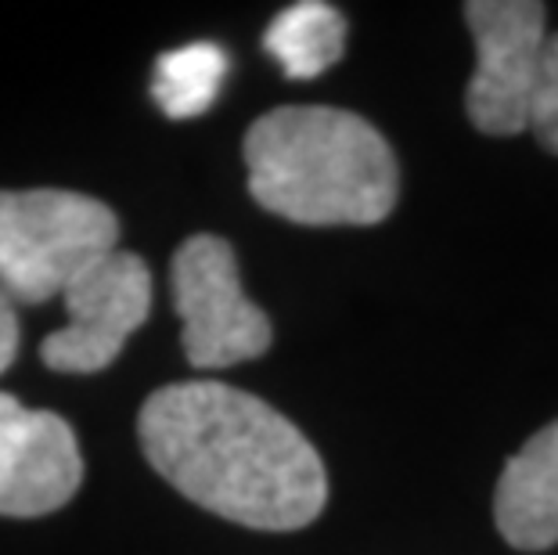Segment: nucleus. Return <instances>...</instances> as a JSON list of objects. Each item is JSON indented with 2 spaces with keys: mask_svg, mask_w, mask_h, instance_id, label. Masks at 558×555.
<instances>
[{
  "mask_svg": "<svg viewBox=\"0 0 558 555\" xmlns=\"http://www.w3.org/2000/svg\"><path fill=\"white\" fill-rule=\"evenodd\" d=\"M141 447L159 476L231 523L300 530L328 502V472L314 444L245 389L170 383L137 419Z\"/></svg>",
  "mask_w": 558,
  "mask_h": 555,
  "instance_id": "obj_1",
  "label": "nucleus"
},
{
  "mask_svg": "<svg viewBox=\"0 0 558 555\" xmlns=\"http://www.w3.org/2000/svg\"><path fill=\"white\" fill-rule=\"evenodd\" d=\"M248 192L303 228H367L393 214L400 170L389 141L357 112L284 105L245 134Z\"/></svg>",
  "mask_w": 558,
  "mask_h": 555,
  "instance_id": "obj_2",
  "label": "nucleus"
},
{
  "mask_svg": "<svg viewBox=\"0 0 558 555\" xmlns=\"http://www.w3.org/2000/svg\"><path fill=\"white\" fill-rule=\"evenodd\" d=\"M120 250V217L65 188L0 192V289L15 303L62 300L65 289Z\"/></svg>",
  "mask_w": 558,
  "mask_h": 555,
  "instance_id": "obj_3",
  "label": "nucleus"
},
{
  "mask_svg": "<svg viewBox=\"0 0 558 555\" xmlns=\"http://www.w3.org/2000/svg\"><path fill=\"white\" fill-rule=\"evenodd\" d=\"M184 353L195 369H231L270 350V317L245 297L239 260L220 234H192L170 264Z\"/></svg>",
  "mask_w": 558,
  "mask_h": 555,
  "instance_id": "obj_4",
  "label": "nucleus"
},
{
  "mask_svg": "<svg viewBox=\"0 0 558 555\" xmlns=\"http://www.w3.org/2000/svg\"><path fill=\"white\" fill-rule=\"evenodd\" d=\"M544 4L537 0H476L465 4V22L476 40V73L465 91V112L490 137H515L530 130L541 55L548 44Z\"/></svg>",
  "mask_w": 558,
  "mask_h": 555,
  "instance_id": "obj_5",
  "label": "nucleus"
},
{
  "mask_svg": "<svg viewBox=\"0 0 558 555\" xmlns=\"http://www.w3.org/2000/svg\"><path fill=\"white\" fill-rule=\"evenodd\" d=\"M62 303L69 325L44 339V364L69 375L101 372L145 325L151 311V270L137 253L116 250L83 270L65 289Z\"/></svg>",
  "mask_w": 558,
  "mask_h": 555,
  "instance_id": "obj_6",
  "label": "nucleus"
},
{
  "mask_svg": "<svg viewBox=\"0 0 558 555\" xmlns=\"http://www.w3.org/2000/svg\"><path fill=\"white\" fill-rule=\"evenodd\" d=\"M83 458L73 426L54 411L22 408L0 389V516H47L73 498Z\"/></svg>",
  "mask_w": 558,
  "mask_h": 555,
  "instance_id": "obj_7",
  "label": "nucleus"
},
{
  "mask_svg": "<svg viewBox=\"0 0 558 555\" xmlns=\"http://www.w3.org/2000/svg\"><path fill=\"white\" fill-rule=\"evenodd\" d=\"M494 523L519 552L558 545V419L508 458L494 491Z\"/></svg>",
  "mask_w": 558,
  "mask_h": 555,
  "instance_id": "obj_8",
  "label": "nucleus"
},
{
  "mask_svg": "<svg viewBox=\"0 0 558 555\" xmlns=\"http://www.w3.org/2000/svg\"><path fill=\"white\" fill-rule=\"evenodd\" d=\"M264 47L289 80H314L347 51V19L325 0H300L270 22Z\"/></svg>",
  "mask_w": 558,
  "mask_h": 555,
  "instance_id": "obj_9",
  "label": "nucleus"
},
{
  "mask_svg": "<svg viewBox=\"0 0 558 555\" xmlns=\"http://www.w3.org/2000/svg\"><path fill=\"white\" fill-rule=\"evenodd\" d=\"M223 76H228V51L220 44H184L159 55L151 94L170 120H192L217 101Z\"/></svg>",
  "mask_w": 558,
  "mask_h": 555,
  "instance_id": "obj_10",
  "label": "nucleus"
},
{
  "mask_svg": "<svg viewBox=\"0 0 558 555\" xmlns=\"http://www.w3.org/2000/svg\"><path fill=\"white\" fill-rule=\"evenodd\" d=\"M530 130L537 134L544 148L558 156V33H551L541 55V76H537V91H533Z\"/></svg>",
  "mask_w": 558,
  "mask_h": 555,
  "instance_id": "obj_11",
  "label": "nucleus"
},
{
  "mask_svg": "<svg viewBox=\"0 0 558 555\" xmlns=\"http://www.w3.org/2000/svg\"><path fill=\"white\" fill-rule=\"evenodd\" d=\"M19 353V314H15V300L0 289V375H4L11 364H15Z\"/></svg>",
  "mask_w": 558,
  "mask_h": 555,
  "instance_id": "obj_12",
  "label": "nucleus"
}]
</instances>
